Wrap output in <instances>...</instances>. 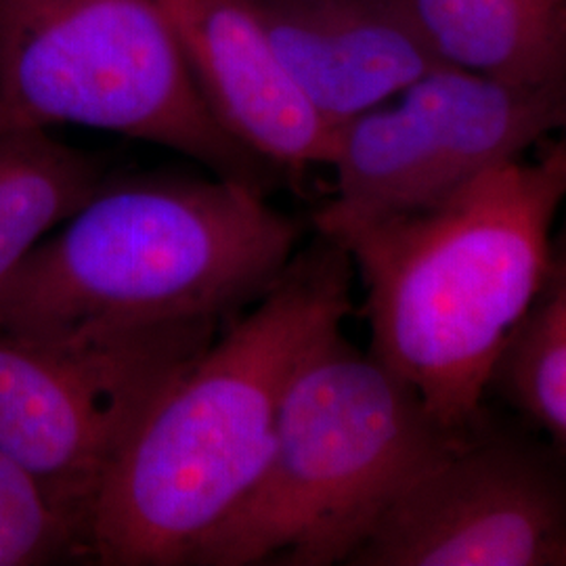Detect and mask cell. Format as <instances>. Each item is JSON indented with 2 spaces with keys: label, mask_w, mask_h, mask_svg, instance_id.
Listing matches in <instances>:
<instances>
[{
  "label": "cell",
  "mask_w": 566,
  "mask_h": 566,
  "mask_svg": "<svg viewBox=\"0 0 566 566\" xmlns=\"http://www.w3.org/2000/svg\"><path fill=\"white\" fill-rule=\"evenodd\" d=\"M353 273L343 245L317 233L166 386L91 507L88 563L189 565L261 474L294 374L353 308Z\"/></svg>",
  "instance_id": "6da1fadb"
},
{
  "label": "cell",
  "mask_w": 566,
  "mask_h": 566,
  "mask_svg": "<svg viewBox=\"0 0 566 566\" xmlns=\"http://www.w3.org/2000/svg\"><path fill=\"white\" fill-rule=\"evenodd\" d=\"M565 200L566 151L554 143L539 163L495 164L430 210L329 238L364 282L369 353L447 428L483 422L495 365L546 277Z\"/></svg>",
  "instance_id": "7a4b0ae2"
},
{
  "label": "cell",
  "mask_w": 566,
  "mask_h": 566,
  "mask_svg": "<svg viewBox=\"0 0 566 566\" xmlns=\"http://www.w3.org/2000/svg\"><path fill=\"white\" fill-rule=\"evenodd\" d=\"M301 227L217 175L105 179L0 290V327L109 332L227 325L280 280Z\"/></svg>",
  "instance_id": "3957f363"
},
{
  "label": "cell",
  "mask_w": 566,
  "mask_h": 566,
  "mask_svg": "<svg viewBox=\"0 0 566 566\" xmlns=\"http://www.w3.org/2000/svg\"><path fill=\"white\" fill-rule=\"evenodd\" d=\"M470 430L441 424L338 329L294 374L261 474L189 566L346 565L405 486Z\"/></svg>",
  "instance_id": "277c9868"
},
{
  "label": "cell",
  "mask_w": 566,
  "mask_h": 566,
  "mask_svg": "<svg viewBox=\"0 0 566 566\" xmlns=\"http://www.w3.org/2000/svg\"><path fill=\"white\" fill-rule=\"evenodd\" d=\"M84 126L264 191L271 166L214 120L160 0H0V130Z\"/></svg>",
  "instance_id": "5b68a950"
},
{
  "label": "cell",
  "mask_w": 566,
  "mask_h": 566,
  "mask_svg": "<svg viewBox=\"0 0 566 566\" xmlns=\"http://www.w3.org/2000/svg\"><path fill=\"white\" fill-rule=\"evenodd\" d=\"M223 324L109 332L0 327V451L81 528L143 418ZM88 560V556H86Z\"/></svg>",
  "instance_id": "8992f818"
},
{
  "label": "cell",
  "mask_w": 566,
  "mask_h": 566,
  "mask_svg": "<svg viewBox=\"0 0 566 566\" xmlns=\"http://www.w3.org/2000/svg\"><path fill=\"white\" fill-rule=\"evenodd\" d=\"M566 128V91H535L441 65L336 128L334 196L317 233L424 212L495 164Z\"/></svg>",
  "instance_id": "52a82bcc"
},
{
  "label": "cell",
  "mask_w": 566,
  "mask_h": 566,
  "mask_svg": "<svg viewBox=\"0 0 566 566\" xmlns=\"http://www.w3.org/2000/svg\"><path fill=\"white\" fill-rule=\"evenodd\" d=\"M350 566H566V462L474 426L386 507Z\"/></svg>",
  "instance_id": "ba28073f"
},
{
  "label": "cell",
  "mask_w": 566,
  "mask_h": 566,
  "mask_svg": "<svg viewBox=\"0 0 566 566\" xmlns=\"http://www.w3.org/2000/svg\"><path fill=\"white\" fill-rule=\"evenodd\" d=\"M203 102L224 133L285 170L329 164L336 128L287 74L250 0H160Z\"/></svg>",
  "instance_id": "9c48e42d"
},
{
  "label": "cell",
  "mask_w": 566,
  "mask_h": 566,
  "mask_svg": "<svg viewBox=\"0 0 566 566\" xmlns=\"http://www.w3.org/2000/svg\"><path fill=\"white\" fill-rule=\"evenodd\" d=\"M287 74L334 128L447 65L416 0H250Z\"/></svg>",
  "instance_id": "30bf717a"
},
{
  "label": "cell",
  "mask_w": 566,
  "mask_h": 566,
  "mask_svg": "<svg viewBox=\"0 0 566 566\" xmlns=\"http://www.w3.org/2000/svg\"><path fill=\"white\" fill-rule=\"evenodd\" d=\"M447 65L535 91H566V0H416Z\"/></svg>",
  "instance_id": "8fae6325"
},
{
  "label": "cell",
  "mask_w": 566,
  "mask_h": 566,
  "mask_svg": "<svg viewBox=\"0 0 566 566\" xmlns=\"http://www.w3.org/2000/svg\"><path fill=\"white\" fill-rule=\"evenodd\" d=\"M105 179L95 156L57 142L49 130H0V290Z\"/></svg>",
  "instance_id": "7c38bea8"
},
{
  "label": "cell",
  "mask_w": 566,
  "mask_h": 566,
  "mask_svg": "<svg viewBox=\"0 0 566 566\" xmlns=\"http://www.w3.org/2000/svg\"><path fill=\"white\" fill-rule=\"evenodd\" d=\"M489 388L566 451V227L544 283L495 365Z\"/></svg>",
  "instance_id": "4fadbf2b"
},
{
  "label": "cell",
  "mask_w": 566,
  "mask_h": 566,
  "mask_svg": "<svg viewBox=\"0 0 566 566\" xmlns=\"http://www.w3.org/2000/svg\"><path fill=\"white\" fill-rule=\"evenodd\" d=\"M88 563L81 528L0 451V566Z\"/></svg>",
  "instance_id": "5bb4252c"
},
{
  "label": "cell",
  "mask_w": 566,
  "mask_h": 566,
  "mask_svg": "<svg viewBox=\"0 0 566 566\" xmlns=\"http://www.w3.org/2000/svg\"><path fill=\"white\" fill-rule=\"evenodd\" d=\"M563 133H565V135H563V139H560V142H558V143H560V145H563V147H565V151H566V128H565V130H563Z\"/></svg>",
  "instance_id": "9a60e30c"
}]
</instances>
